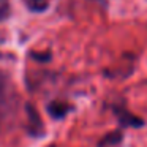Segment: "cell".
Wrapping results in <instances>:
<instances>
[{"label": "cell", "mask_w": 147, "mask_h": 147, "mask_svg": "<svg viewBox=\"0 0 147 147\" xmlns=\"http://www.w3.org/2000/svg\"><path fill=\"white\" fill-rule=\"evenodd\" d=\"M8 101H10V82L8 78L0 71V111L7 108Z\"/></svg>", "instance_id": "6da1fadb"}, {"label": "cell", "mask_w": 147, "mask_h": 147, "mask_svg": "<svg viewBox=\"0 0 147 147\" xmlns=\"http://www.w3.org/2000/svg\"><path fill=\"white\" fill-rule=\"evenodd\" d=\"M70 106L65 105V103H51L49 105V114L54 115V117H63L68 112Z\"/></svg>", "instance_id": "7a4b0ae2"}, {"label": "cell", "mask_w": 147, "mask_h": 147, "mask_svg": "<svg viewBox=\"0 0 147 147\" xmlns=\"http://www.w3.org/2000/svg\"><path fill=\"white\" fill-rule=\"evenodd\" d=\"M27 5V8H29L30 11H36V13H40V11H45L46 8H48V2L46 0H24Z\"/></svg>", "instance_id": "3957f363"}, {"label": "cell", "mask_w": 147, "mask_h": 147, "mask_svg": "<svg viewBox=\"0 0 147 147\" xmlns=\"http://www.w3.org/2000/svg\"><path fill=\"white\" fill-rule=\"evenodd\" d=\"M10 16V0H0V22Z\"/></svg>", "instance_id": "277c9868"}]
</instances>
